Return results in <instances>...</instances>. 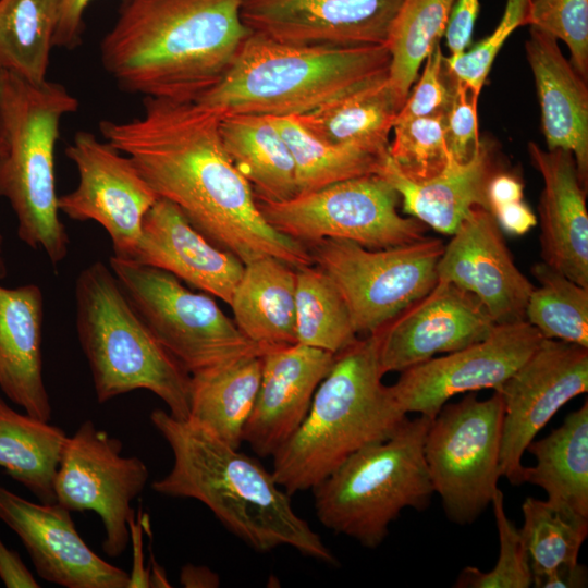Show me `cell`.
I'll use <instances>...</instances> for the list:
<instances>
[{"label": "cell", "instance_id": "obj_1", "mask_svg": "<svg viewBox=\"0 0 588 588\" xmlns=\"http://www.w3.org/2000/svg\"><path fill=\"white\" fill-rule=\"evenodd\" d=\"M220 118L197 101L145 98L142 115L102 120L99 131L159 198L174 204L209 242L244 265L264 256L295 269L314 265L307 246L261 216L250 184L224 150Z\"/></svg>", "mask_w": 588, "mask_h": 588}, {"label": "cell", "instance_id": "obj_2", "mask_svg": "<svg viewBox=\"0 0 588 588\" xmlns=\"http://www.w3.org/2000/svg\"><path fill=\"white\" fill-rule=\"evenodd\" d=\"M243 0H124L100 44L105 70L145 98L196 101L250 34Z\"/></svg>", "mask_w": 588, "mask_h": 588}, {"label": "cell", "instance_id": "obj_3", "mask_svg": "<svg viewBox=\"0 0 588 588\" xmlns=\"http://www.w3.org/2000/svg\"><path fill=\"white\" fill-rule=\"evenodd\" d=\"M150 421L173 454L171 470L151 483L154 491L198 500L258 552L289 546L308 558L338 564L321 537L295 512L291 495L257 460L163 409H154Z\"/></svg>", "mask_w": 588, "mask_h": 588}, {"label": "cell", "instance_id": "obj_4", "mask_svg": "<svg viewBox=\"0 0 588 588\" xmlns=\"http://www.w3.org/2000/svg\"><path fill=\"white\" fill-rule=\"evenodd\" d=\"M377 331L335 354L304 420L272 455V474L292 495L313 490L360 449L391 437L406 419L382 382Z\"/></svg>", "mask_w": 588, "mask_h": 588}, {"label": "cell", "instance_id": "obj_5", "mask_svg": "<svg viewBox=\"0 0 588 588\" xmlns=\"http://www.w3.org/2000/svg\"><path fill=\"white\" fill-rule=\"evenodd\" d=\"M387 45L304 46L253 33L223 77L196 101L229 114L296 117L389 74Z\"/></svg>", "mask_w": 588, "mask_h": 588}, {"label": "cell", "instance_id": "obj_6", "mask_svg": "<svg viewBox=\"0 0 588 588\" xmlns=\"http://www.w3.org/2000/svg\"><path fill=\"white\" fill-rule=\"evenodd\" d=\"M78 100L60 83H32L0 72V196L8 199L21 241L57 265L70 240L59 218L54 149L60 123Z\"/></svg>", "mask_w": 588, "mask_h": 588}, {"label": "cell", "instance_id": "obj_7", "mask_svg": "<svg viewBox=\"0 0 588 588\" xmlns=\"http://www.w3.org/2000/svg\"><path fill=\"white\" fill-rule=\"evenodd\" d=\"M76 329L99 403L134 390L160 397L169 413L189 415L191 375L161 345L102 261L75 281Z\"/></svg>", "mask_w": 588, "mask_h": 588}, {"label": "cell", "instance_id": "obj_8", "mask_svg": "<svg viewBox=\"0 0 588 588\" xmlns=\"http://www.w3.org/2000/svg\"><path fill=\"white\" fill-rule=\"evenodd\" d=\"M431 419H405L388 439L360 449L314 489L316 516L335 534L377 548L405 507L422 510L434 493L424 455Z\"/></svg>", "mask_w": 588, "mask_h": 588}, {"label": "cell", "instance_id": "obj_9", "mask_svg": "<svg viewBox=\"0 0 588 588\" xmlns=\"http://www.w3.org/2000/svg\"><path fill=\"white\" fill-rule=\"evenodd\" d=\"M109 267L152 334L189 375L267 350L248 340L208 294L191 291L172 273L115 256Z\"/></svg>", "mask_w": 588, "mask_h": 588}, {"label": "cell", "instance_id": "obj_10", "mask_svg": "<svg viewBox=\"0 0 588 588\" xmlns=\"http://www.w3.org/2000/svg\"><path fill=\"white\" fill-rule=\"evenodd\" d=\"M397 192L380 175L368 174L297 194L283 201L257 199L269 225L305 246L327 238L380 249L425 237L426 225L397 211Z\"/></svg>", "mask_w": 588, "mask_h": 588}, {"label": "cell", "instance_id": "obj_11", "mask_svg": "<svg viewBox=\"0 0 588 588\" xmlns=\"http://www.w3.org/2000/svg\"><path fill=\"white\" fill-rule=\"evenodd\" d=\"M503 402L499 392H470L445 403L428 428L424 455L433 491L449 519L471 524L491 503L501 477Z\"/></svg>", "mask_w": 588, "mask_h": 588}, {"label": "cell", "instance_id": "obj_12", "mask_svg": "<svg viewBox=\"0 0 588 588\" xmlns=\"http://www.w3.org/2000/svg\"><path fill=\"white\" fill-rule=\"evenodd\" d=\"M314 265L340 291L357 334H370L438 282L440 238L427 237L394 247L371 249L355 242L327 238L308 246Z\"/></svg>", "mask_w": 588, "mask_h": 588}, {"label": "cell", "instance_id": "obj_13", "mask_svg": "<svg viewBox=\"0 0 588 588\" xmlns=\"http://www.w3.org/2000/svg\"><path fill=\"white\" fill-rule=\"evenodd\" d=\"M122 442L85 420L68 437L54 478L56 502L71 512L93 511L105 527L102 550L120 556L131 542L135 511L149 471L136 456H122Z\"/></svg>", "mask_w": 588, "mask_h": 588}, {"label": "cell", "instance_id": "obj_14", "mask_svg": "<svg viewBox=\"0 0 588 588\" xmlns=\"http://www.w3.org/2000/svg\"><path fill=\"white\" fill-rule=\"evenodd\" d=\"M65 155L76 166L78 184L58 197L59 211L96 221L110 236L114 256L133 260L144 218L159 197L127 156L89 132H77Z\"/></svg>", "mask_w": 588, "mask_h": 588}, {"label": "cell", "instance_id": "obj_15", "mask_svg": "<svg viewBox=\"0 0 588 588\" xmlns=\"http://www.w3.org/2000/svg\"><path fill=\"white\" fill-rule=\"evenodd\" d=\"M588 391V347L543 339L531 356L497 390L503 402L501 476L523 483L522 458L554 414Z\"/></svg>", "mask_w": 588, "mask_h": 588}, {"label": "cell", "instance_id": "obj_16", "mask_svg": "<svg viewBox=\"0 0 588 588\" xmlns=\"http://www.w3.org/2000/svg\"><path fill=\"white\" fill-rule=\"evenodd\" d=\"M543 339L526 320L498 323L479 342L401 371L390 385L392 393L405 414L416 413L432 420L457 394L497 391Z\"/></svg>", "mask_w": 588, "mask_h": 588}, {"label": "cell", "instance_id": "obj_17", "mask_svg": "<svg viewBox=\"0 0 588 588\" xmlns=\"http://www.w3.org/2000/svg\"><path fill=\"white\" fill-rule=\"evenodd\" d=\"M403 0H243L247 28L304 46L387 45Z\"/></svg>", "mask_w": 588, "mask_h": 588}, {"label": "cell", "instance_id": "obj_18", "mask_svg": "<svg viewBox=\"0 0 588 588\" xmlns=\"http://www.w3.org/2000/svg\"><path fill=\"white\" fill-rule=\"evenodd\" d=\"M495 324L476 296L438 280L377 330L381 372H401L437 354L462 350L487 338Z\"/></svg>", "mask_w": 588, "mask_h": 588}, {"label": "cell", "instance_id": "obj_19", "mask_svg": "<svg viewBox=\"0 0 588 588\" xmlns=\"http://www.w3.org/2000/svg\"><path fill=\"white\" fill-rule=\"evenodd\" d=\"M437 274L476 296L497 324L525 320L535 285L515 265L489 209L477 206L469 211L444 244Z\"/></svg>", "mask_w": 588, "mask_h": 588}, {"label": "cell", "instance_id": "obj_20", "mask_svg": "<svg viewBox=\"0 0 588 588\" xmlns=\"http://www.w3.org/2000/svg\"><path fill=\"white\" fill-rule=\"evenodd\" d=\"M0 520L20 537L42 579L66 588H130L131 574L97 555L61 504L35 503L0 487Z\"/></svg>", "mask_w": 588, "mask_h": 588}, {"label": "cell", "instance_id": "obj_21", "mask_svg": "<svg viewBox=\"0 0 588 588\" xmlns=\"http://www.w3.org/2000/svg\"><path fill=\"white\" fill-rule=\"evenodd\" d=\"M335 354L299 343L267 348L243 441L261 457L272 456L297 430Z\"/></svg>", "mask_w": 588, "mask_h": 588}, {"label": "cell", "instance_id": "obj_22", "mask_svg": "<svg viewBox=\"0 0 588 588\" xmlns=\"http://www.w3.org/2000/svg\"><path fill=\"white\" fill-rule=\"evenodd\" d=\"M135 261L163 269L230 305L244 264L209 242L171 201L158 198L147 211Z\"/></svg>", "mask_w": 588, "mask_h": 588}, {"label": "cell", "instance_id": "obj_23", "mask_svg": "<svg viewBox=\"0 0 588 588\" xmlns=\"http://www.w3.org/2000/svg\"><path fill=\"white\" fill-rule=\"evenodd\" d=\"M528 155L543 181L538 205L542 262L588 287L587 188L574 156L563 149L544 150L534 142Z\"/></svg>", "mask_w": 588, "mask_h": 588}, {"label": "cell", "instance_id": "obj_24", "mask_svg": "<svg viewBox=\"0 0 588 588\" xmlns=\"http://www.w3.org/2000/svg\"><path fill=\"white\" fill-rule=\"evenodd\" d=\"M541 110V126L549 150L574 156L579 180L588 183V89L562 53L558 39L530 27L525 42Z\"/></svg>", "mask_w": 588, "mask_h": 588}, {"label": "cell", "instance_id": "obj_25", "mask_svg": "<svg viewBox=\"0 0 588 588\" xmlns=\"http://www.w3.org/2000/svg\"><path fill=\"white\" fill-rule=\"evenodd\" d=\"M44 297L36 284L0 285V389L37 419L52 407L42 377Z\"/></svg>", "mask_w": 588, "mask_h": 588}, {"label": "cell", "instance_id": "obj_26", "mask_svg": "<svg viewBox=\"0 0 588 588\" xmlns=\"http://www.w3.org/2000/svg\"><path fill=\"white\" fill-rule=\"evenodd\" d=\"M495 172L490 147L482 142L470 161L460 164L451 160L442 173L422 183L405 179L389 155L377 174L397 192L406 215L439 233L452 235L474 207L490 210L486 192Z\"/></svg>", "mask_w": 588, "mask_h": 588}, {"label": "cell", "instance_id": "obj_27", "mask_svg": "<svg viewBox=\"0 0 588 588\" xmlns=\"http://www.w3.org/2000/svg\"><path fill=\"white\" fill-rule=\"evenodd\" d=\"M296 269L264 256L244 265L230 307L240 331L262 347L291 345L296 340Z\"/></svg>", "mask_w": 588, "mask_h": 588}, {"label": "cell", "instance_id": "obj_28", "mask_svg": "<svg viewBox=\"0 0 588 588\" xmlns=\"http://www.w3.org/2000/svg\"><path fill=\"white\" fill-rule=\"evenodd\" d=\"M400 109L387 76L293 118L320 140L385 158Z\"/></svg>", "mask_w": 588, "mask_h": 588}, {"label": "cell", "instance_id": "obj_29", "mask_svg": "<svg viewBox=\"0 0 588 588\" xmlns=\"http://www.w3.org/2000/svg\"><path fill=\"white\" fill-rule=\"evenodd\" d=\"M219 131L226 155L256 199L283 201L297 195L291 150L270 115H222Z\"/></svg>", "mask_w": 588, "mask_h": 588}, {"label": "cell", "instance_id": "obj_30", "mask_svg": "<svg viewBox=\"0 0 588 588\" xmlns=\"http://www.w3.org/2000/svg\"><path fill=\"white\" fill-rule=\"evenodd\" d=\"M261 376V355H248L191 373L187 420L240 449Z\"/></svg>", "mask_w": 588, "mask_h": 588}, {"label": "cell", "instance_id": "obj_31", "mask_svg": "<svg viewBox=\"0 0 588 588\" xmlns=\"http://www.w3.org/2000/svg\"><path fill=\"white\" fill-rule=\"evenodd\" d=\"M536 465L523 469V482L544 490L548 501L588 517V402L568 414L549 436L527 450Z\"/></svg>", "mask_w": 588, "mask_h": 588}, {"label": "cell", "instance_id": "obj_32", "mask_svg": "<svg viewBox=\"0 0 588 588\" xmlns=\"http://www.w3.org/2000/svg\"><path fill=\"white\" fill-rule=\"evenodd\" d=\"M66 433L12 409L0 396V466L41 503H56L54 478Z\"/></svg>", "mask_w": 588, "mask_h": 588}, {"label": "cell", "instance_id": "obj_33", "mask_svg": "<svg viewBox=\"0 0 588 588\" xmlns=\"http://www.w3.org/2000/svg\"><path fill=\"white\" fill-rule=\"evenodd\" d=\"M60 0H0V72L47 79Z\"/></svg>", "mask_w": 588, "mask_h": 588}, {"label": "cell", "instance_id": "obj_34", "mask_svg": "<svg viewBox=\"0 0 588 588\" xmlns=\"http://www.w3.org/2000/svg\"><path fill=\"white\" fill-rule=\"evenodd\" d=\"M454 1H402L387 44L388 82L401 108L426 58L444 36Z\"/></svg>", "mask_w": 588, "mask_h": 588}, {"label": "cell", "instance_id": "obj_35", "mask_svg": "<svg viewBox=\"0 0 588 588\" xmlns=\"http://www.w3.org/2000/svg\"><path fill=\"white\" fill-rule=\"evenodd\" d=\"M295 311L299 344L338 354L358 339L340 291L316 265L296 269Z\"/></svg>", "mask_w": 588, "mask_h": 588}, {"label": "cell", "instance_id": "obj_36", "mask_svg": "<svg viewBox=\"0 0 588 588\" xmlns=\"http://www.w3.org/2000/svg\"><path fill=\"white\" fill-rule=\"evenodd\" d=\"M522 512L524 524L519 532L532 581L559 566L578 563L579 550L588 535V517L531 497L523 502Z\"/></svg>", "mask_w": 588, "mask_h": 588}, {"label": "cell", "instance_id": "obj_37", "mask_svg": "<svg viewBox=\"0 0 588 588\" xmlns=\"http://www.w3.org/2000/svg\"><path fill=\"white\" fill-rule=\"evenodd\" d=\"M271 118L291 150L297 194L352 177L377 174L385 159L357 148L320 140L304 130L293 117Z\"/></svg>", "mask_w": 588, "mask_h": 588}, {"label": "cell", "instance_id": "obj_38", "mask_svg": "<svg viewBox=\"0 0 588 588\" xmlns=\"http://www.w3.org/2000/svg\"><path fill=\"white\" fill-rule=\"evenodd\" d=\"M531 274L538 286L531 291L525 320L544 339H554L588 347V287L540 261Z\"/></svg>", "mask_w": 588, "mask_h": 588}, {"label": "cell", "instance_id": "obj_39", "mask_svg": "<svg viewBox=\"0 0 588 588\" xmlns=\"http://www.w3.org/2000/svg\"><path fill=\"white\" fill-rule=\"evenodd\" d=\"M389 157L408 181L422 183L442 173L451 161L444 115L396 119Z\"/></svg>", "mask_w": 588, "mask_h": 588}, {"label": "cell", "instance_id": "obj_40", "mask_svg": "<svg viewBox=\"0 0 588 588\" xmlns=\"http://www.w3.org/2000/svg\"><path fill=\"white\" fill-rule=\"evenodd\" d=\"M491 504L499 535V558L494 567L482 572L465 567L454 587L458 588H528L532 583L530 563L519 529L509 519L504 498L498 488Z\"/></svg>", "mask_w": 588, "mask_h": 588}, {"label": "cell", "instance_id": "obj_41", "mask_svg": "<svg viewBox=\"0 0 588 588\" xmlns=\"http://www.w3.org/2000/svg\"><path fill=\"white\" fill-rule=\"evenodd\" d=\"M527 25L562 40L571 63L588 77V0H530Z\"/></svg>", "mask_w": 588, "mask_h": 588}, {"label": "cell", "instance_id": "obj_42", "mask_svg": "<svg viewBox=\"0 0 588 588\" xmlns=\"http://www.w3.org/2000/svg\"><path fill=\"white\" fill-rule=\"evenodd\" d=\"M529 4L530 0H506L502 17L490 35L457 57H444L449 72L480 95L503 44L516 28L527 25Z\"/></svg>", "mask_w": 588, "mask_h": 588}, {"label": "cell", "instance_id": "obj_43", "mask_svg": "<svg viewBox=\"0 0 588 588\" xmlns=\"http://www.w3.org/2000/svg\"><path fill=\"white\" fill-rule=\"evenodd\" d=\"M424 63L422 72L413 84L395 120L445 114L452 99L454 77L445 65L440 44Z\"/></svg>", "mask_w": 588, "mask_h": 588}, {"label": "cell", "instance_id": "obj_44", "mask_svg": "<svg viewBox=\"0 0 588 588\" xmlns=\"http://www.w3.org/2000/svg\"><path fill=\"white\" fill-rule=\"evenodd\" d=\"M453 77L452 99L444 114V136L451 160L463 164L476 156L482 143L477 118L479 94Z\"/></svg>", "mask_w": 588, "mask_h": 588}, {"label": "cell", "instance_id": "obj_45", "mask_svg": "<svg viewBox=\"0 0 588 588\" xmlns=\"http://www.w3.org/2000/svg\"><path fill=\"white\" fill-rule=\"evenodd\" d=\"M479 0H455L445 30L446 45L451 58L465 52L473 39L478 17Z\"/></svg>", "mask_w": 588, "mask_h": 588}, {"label": "cell", "instance_id": "obj_46", "mask_svg": "<svg viewBox=\"0 0 588 588\" xmlns=\"http://www.w3.org/2000/svg\"><path fill=\"white\" fill-rule=\"evenodd\" d=\"M93 0H60L53 47L75 49L82 44L84 14Z\"/></svg>", "mask_w": 588, "mask_h": 588}, {"label": "cell", "instance_id": "obj_47", "mask_svg": "<svg viewBox=\"0 0 588 588\" xmlns=\"http://www.w3.org/2000/svg\"><path fill=\"white\" fill-rule=\"evenodd\" d=\"M0 578L8 588H38L40 585L16 551L0 538Z\"/></svg>", "mask_w": 588, "mask_h": 588}, {"label": "cell", "instance_id": "obj_48", "mask_svg": "<svg viewBox=\"0 0 588 588\" xmlns=\"http://www.w3.org/2000/svg\"><path fill=\"white\" fill-rule=\"evenodd\" d=\"M499 226L512 235H523L537 224V217L523 200L510 203L493 209Z\"/></svg>", "mask_w": 588, "mask_h": 588}, {"label": "cell", "instance_id": "obj_49", "mask_svg": "<svg viewBox=\"0 0 588 588\" xmlns=\"http://www.w3.org/2000/svg\"><path fill=\"white\" fill-rule=\"evenodd\" d=\"M487 200L490 211L497 207L523 200L524 186L519 179L505 172H495L487 185Z\"/></svg>", "mask_w": 588, "mask_h": 588}, {"label": "cell", "instance_id": "obj_50", "mask_svg": "<svg viewBox=\"0 0 588 588\" xmlns=\"http://www.w3.org/2000/svg\"><path fill=\"white\" fill-rule=\"evenodd\" d=\"M587 568L576 563L562 565L532 581L536 588H583L587 586Z\"/></svg>", "mask_w": 588, "mask_h": 588}, {"label": "cell", "instance_id": "obj_51", "mask_svg": "<svg viewBox=\"0 0 588 588\" xmlns=\"http://www.w3.org/2000/svg\"><path fill=\"white\" fill-rule=\"evenodd\" d=\"M181 581L186 587H215L218 585V577L207 567L186 565L182 571Z\"/></svg>", "mask_w": 588, "mask_h": 588}, {"label": "cell", "instance_id": "obj_52", "mask_svg": "<svg viewBox=\"0 0 588 588\" xmlns=\"http://www.w3.org/2000/svg\"><path fill=\"white\" fill-rule=\"evenodd\" d=\"M7 275V267L2 256V235L0 234V279Z\"/></svg>", "mask_w": 588, "mask_h": 588}]
</instances>
